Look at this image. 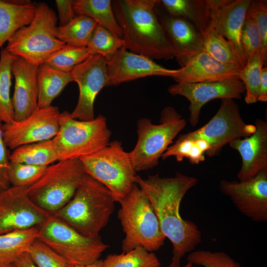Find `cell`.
I'll return each mask as SVG.
<instances>
[{"mask_svg":"<svg viewBox=\"0 0 267 267\" xmlns=\"http://www.w3.org/2000/svg\"><path fill=\"white\" fill-rule=\"evenodd\" d=\"M244 58L247 61L262 49V40L258 27L250 17L246 16L240 36Z\"/></svg>","mask_w":267,"mask_h":267,"instance_id":"60d3db41","label":"cell"},{"mask_svg":"<svg viewBox=\"0 0 267 267\" xmlns=\"http://www.w3.org/2000/svg\"><path fill=\"white\" fill-rule=\"evenodd\" d=\"M203 51L222 63L243 69L246 61L239 53L235 45L222 36L211 28L203 36Z\"/></svg>","mask_w":267,"mask_h":267,"instance_id":"f1b7e54d","label":"cell"},{"mask_svg":"<svg viewBox=\"0 0 267 267\" xmlns=\"http://www.w3.org/2000/svg\"><path fill=\"white\" fill-rule=\"evenodd\" d=\"M73 267H105L103 260H98L96 262L87 266H74Z\"/></svg>","mask_w":267,"mask_h":267,"instance_id":"bcb514c9","label":"cell"},{"mask_svg":"<svg viewBox=\"0 0 267 267\" xmlns=\"http://www.w3.org/2000/svg\"><path fill=\"white\" fill-rule=\"evenodd\" d=\"M169 16L183 19L203 36L211 27L209 0H155Z\"/></svg>","mask_w":267,"mask_h":267,"instance_id":"cb8c5ba5","label":"cell"},{"mask_svg":"<svg viewBox=\"0 0 267 267\" xmlns=\"http://www.w3.org/2000/svg\"><path fill=\"white\" fill-rule=\"evenodd\" d=\"M255 131V125L243 120L233 99L225 98L222 99L218 111L207 124L194 131L179 135L177 139L206 140L210 144L206 154L212 157L218 155L226 144L249 136Z\"/></svg>","mask_w":267,"mask_h":267,"instance_id":"8fae6325","label":"cell"},{"mask_svg":"<svg viewBox=\"0 0 267 267\" xmlns=\"http://www.w3.org/2000/svg\"><path fill=\"white\" fill-rule=\"evenodd\" d=\"M186 125V121L171 106L162 109L159 124H153L147 118L139 119L137 123V141L129 152L135 171L147 170L157 166L161 155Z\"/></svg>","mask_w":267,"mask_h":267,"instance_id":"52a82bcc","label":"cell"},{"mask_svg":"<svg viewBox=\"0 0 267 267\" xmlns=\"http://www.w3.org/2000/svg\"><path fill=\"white\" fill-rule=\"evenodd\" d=\"M192 265L190 263H187L183 267H192Z\"/></svg>","mask_w":267,"mask_h":267,"instance_id":"681fc988","label":"cell"},{"mask_svg":"<svg viewBox=\"0 0 267 267\" xmlns=\"http://www.w3.org/2000/svg\"><path fill=\"white\" fill-rule=\"evenodd\" d=\"M14 264L18 267H37L31 260L28 252L19 256Z\"/></svg>","mask_w":267,"mask_h":267,"instance_id":"f6af8a7d","label":"cell"},{"mask_svg":"<svg viewBox=\"0 0 267 267\" xmlns=\"http://www.w3.org/2000/svg\"><path fill=\"white\" fill-rule=\"evenodd\" d=\"M156 4L159 21L175 51V57L181 67L203 51V35L185 20L172 17L162 11Z\"/></svg>","mask_w":267,"mask_h":267,"instance_id":"ac0fdd59","label":"cell"},{"mask_svg":"<svg viewBox=\"0 0 267 267\" xmlns=\"http://www.w3.org/2000/svg\"><path fill=\"white\" fill-rule=\"evenodd\" d=\"M11 78V54L2 47L0 53V121L3 124L15 121L10 95Z\"/></svg>","mask_w":267,"mask_h":267,"instance_id":"f546056e","label":"cell"},{"mask_svg":"<svg viewBox=\"0 0 267 267\" xmlns=\"http://www.w3.org/2000/svg\"><path fill=\"white\" fill-rule=\"evenodd\" d=\"M74 0H56L60 27L68 24L77 16L73 7Z\"/></svg>","mask_w":267,"mask_h":267,"instance_id":"7bdbcfd3","label":"cell"},{"mask_svg":"<svg viewBox=\"0 0 267 267\" xmlns=\"http://www.w3.org/2000/svg\"><path fill=\"white\" fill-rule=\"evenodd\" d=\"M204 153L197 140L177 139L173 145L168 147L161 158L164 160L174 156L178 162L187 158L191 164L197 165L205 160Z\"/></svg>","mask_w":267,"mask_h":267,"instance_id":"d590c367","label":"cell"},{"mask_svg":"<svg viewBox=\"0 0 267 267\" xmlns=\"http://www.w3.org/2000/svg\"><path fill=\"white\" fill-rule=\"evenodd\" d=\"M28 254L37 267H73L64 258L38 239L31 245Z\"/></svg>","mask_w":267,"mask_h":267,"instance_id":"74e56055","label":"cell"},{"mask_svg":"<svg viewBox=\"0 0 267 267\" xmlns=\"http://www.w3.org/2000/svg\"><path fill=\"white\" fill-rule=\"evenodd\" d=\"M105 267H161L153 252L138 247L128 252L110 254L103 260Z\"/></svg>","mask_w":267,"mask_h":267,"instance_id":"d6a6232c","label":"cell"},{"mask_svg":"<svg viewBox=\"0 0 267 267\" xmlns=\"http://www.w3.org/2000/svg\"><path fill=\"white\" fill-rule=\"evenodd\" d=\"M38 228L37 239L72 266H87L96 262L109 247L101 237H86L52 215Z\"/></svg>","mask_w":267,"mask_h":267,"instance_id":"30bf717a","label":"cell"},{"mask_svg":"<svg viewBox=\"0 0 267 267\" xmlns=\"http://www.w3.org/2000/svg\"><path fill=\"white\" fill-rule=\"evenodd\" d=\"M36 4L29 0H0V49L18 30L30 24Z\"/></svg>","mask_w":267,"mask_h":267,"instance_id":"603a6c76","label":"cell"},{"mask_svg":"<svg viewBox=\"0 0 267 267\" xmlns=\"http://www.w3.org/2000/svg\"><path fill=\"white\" fill-rule=\"evenodd\" d=\"M124 46L122 38L98 24L94 27L87 45L91 54L100 55L106 62L110 60Z\"/></svg>","mask_w":267,"mask_h":267,"instance_id":"1f68e13d","label":"cell"},{"mask_svg":"<svg viewBox=\"0 0 267 267\" xmlns=\"http://www.w3.org/2000/svg\"><path fill=\"white\" fill-rule=\"evenodd\" d=\"M193 177L177 172L174 177H161L158 174L143 179L136 175L134 183L149 199L161 230L172 242L173 257L168 267H180L181 258L202 241V234L192 221L179 213L180 203L186 192L196 185Z\"/></svg>","mask_w":267,"mask_h":267,"instance_id":"6da1fadb","label":"cell"},{"mask_svg":"<svg viewBox=\"0 0 267 267\" xmlns=\"http://www.w3.org/2000/svg\"><path fill=\"white\" fill-rule=\"evenodd\" d=\"M118 214L125 234L123 252L140 247L148 252L158 250L166 239L153 207L143 191L135 183L119 202Z\"/></svg>","mask_w":267,"mask_h":267,"instance_id":"277c9868","label":"cell"},{"mask_svg":"<svg viewBox=\"0 0 267 267\" xmlns=\"http://www.w3.org/2000/svg\"><path fill=\"white\" fill-rule=\"evenodd\" d=\"M91 55L87 46L65 44L51 54L44 63L59 71L71 73L76 66L85 61Z\"/></svg>","mask_w":267,"mask_h":267,"instance_id":"836d02e7","label":"cell"},{"mask_svg":"<svg viewBox=\"0 0 267 267\" xmlns=\"http://www.w3.org/2000/svg\"><path fill=\"white\" fill-rule=\"evenodd\" d=\"M123 48L153 59L170 60L175 51L158 18L154 0L112 1Z\"/></svg>","mask_w":267,"mask_h":267,"instance_id":"7a4b0ae2","label":"cell"},{"mask_svg":"<svg viewBox=\"0 0 267 267\" xmlns=\"http://www.w3.org/2000/svg\"><path fill=\"white\" fill-rule=\"evenodd\" d=\"M50 215L31 200L26 187L11 186L0 193V235L38 227Z\"/></svg>","mask_w":267,"mask_h":267,"instance_id":"5bb4252c","label":"cell"},{"mask_svg":"<svg viewBox=\"0 0 267 267\" xmlns=\"http://www.w3.org/2000/svg\"><path fill=\"white\" fill-rule=\"evenodd\" d=\"M264 65L260 52L249 59L241 70L240 80L245 87V101L253 104L258 101L261 70Z\"/></svg>","mask_w":267,"mask_h":267,"instance_id":"e575fe53","label":"cell"},{"mask_svg":"<svg viewBox=\"0 0 267 267\" xmlns=\"http://www.w3.org/2000/svg\"><path fill=\"white\" fill-rule=\"evenodd\" d=\"M86 173L103 184L119 202L131 190L136 171L128 152L114 140L89 155L80 158Z\"/></svg>","mask_w":267,"mask_h":267,"instance_id":"9c48e42d","label":"cell"},{"mask_svg":"<svg viewBox=\"0 0 267 267\" xmlns=\"http://www.w3.org/2000/svg\"><path fill=\"white\" fill-rule=\"evenodd\" d=\"M59 123V131L53 138L58 161L91 155L110 142L111 133L102 115L85 121L72 118L65 111L60 113Z\"/></svg>","mask_w":267,"mask_h":267,"instance_id":"ba28073f","label":"cell"},{"mask_svg":"<svg viewBox=\"0 0 267 267\" xmlns=\"http://www.w3.org/2000/svg\"><path fill=\"white\" fill-rule=\"evenodd\" d=\"M38 227L0 235V264H14L38 238Z\"/></svg>","mask_w":267,"mask_h":267,"instance_id":"4316f807","label":"cell"},{"mask_svg":"<svg viewBox=\"0 0 267 267\" xmlns=\"http://www.w3.org/2000/svg\"><path fill=\"white\" fill-rule=\"evenodd\" d=\"M5 190L0 179V193Z\"/></svg>","mask_w":267,"mask_h":267,"instance_id":"c3c4849f","label":"cell"},{"mask_svg":"<svg viewBox=\"0 0 267 267\" xmlns=\"http://www.w3.org/2000/svg\"><path fill=\"white\" fill-rule=\"evenodd\" d=\"M58 107L36 109L20 121L3 124V137L7 147L14 150L26 144L50 140L60 129Z\"/></svg>","mask_w":267,"mask_h":267,"instance_id":"7c38bea8","label":"cell"},{"mask_svg":"<svg viewBox=\"0 0 267 267\" xmlns=\"http://www.w3.org/2000/svg\"><path fill=\"white\" fill-rule=\"evenodd\" d=\"M219 188L243 215L255 222L267 221V170L244 181L222 179Z\"/></svg>","mask_w":267,"mask_h":267,"instance_id":"9a60e30c","label":"cell"},{"mask_svg":"<svg viewBox=\"0 0 267 267\" xmlns=\"http://www.w3.org/2000/svg\"><path fill=\"white\" fill-rule=\"evenodd\" d=\"M71 82H72L71 73L59 71L44 63L39 65L37 108L50 106L53 100Z\"/></svg>","mask_w":267,"mask_h":267,"instance_id":"d4e9b609","label":"cell"},{"mask_svg":"<svg viewBox=\"0 0 267 267\" xmlns=\"http://www.w3.org/2000/svg\"><path fill=\"white\" fill-rule=\"evenodd\" d=\"M115 202L103 184L86 174L72 198L52 215L86 237L99 238Z\"/></svg>","mask_w":267,"mask_h":267,"instance_id":"3957f363","label":"cell"},{"mask_svg":"<svg viewBox=\"0 0 267 267\" xmlns=\"http://www.w3.org/2000/svg\"><path fill=\"white\" fill-rule=\"evenodd\" d=\"M86 174L80 159L58 161L26 187L27 192L36 205L53 215L72 198Z\"/></svg>","mask_w":267,"mask_h":267,"instance_id":"8992f818","label":"cell"},{"mask_svg":"<svg viewBox=\"0 0 267 267\" xmlns=\"http://www.w3.org/2000/svg\"><path fill=\"white\" fill-rule=\"evenodd\" d=\"M246 16L256 25L262 40L261 55L264 65L267 61V0H251Z\"/></svg>","mask_w":267,"mask_h":267,"instance_id":"ab89813d","label":"cell"},{"mask_svg":"<svg viewBox=\"0 0 267 267\" xmlns=\"http://www.w3.org/2000/svg\"><path fill=\"white\" fill-rule=\"evenodd\" d=\"M250 1L209 0L210 29L231 42L245 60L240 36Z\"/></svg>","mask_w":267,"mask_h":267,"instance_id":"d6986e66","label":"cell"},{"mask_svg":"<svg viewBox=\"0 0 267 267\" xmlns=\"http://www.w3.org/2000/svg\"><path fill=\"white\" fill-rule=\"evenodd\" d=\"M187 261L192 265L203 267H242L239 263L223 252L195 251L188 255Z\"/></svg>","mask_w":267,"mask_h":267,"instance_id":"f35d334b","label":"cell"},{"mask_svg":"<svg viewBox=\"0 0 267 267\" xmlns=\"http://www.w3.org/2000/svg\"><path fill=\"white\" fill-rule=\"evenodd\" d=\"M242 69L219 62L203 51L178 69L173 79L179 84L240 79Z\"/></svg>","mask_w":267,"mask_h":267,"instance_id":"7402d4cb","label":"cell"},{"mask_svg":"<svg viewBox=\"0 0 267 267\" xmlns=\"http://www.w3.org/2000/svg\"><path fill=\"white\" fill-rule=\"evenodd\" d=\"M255 132L250 136L231 141L230 146L240 154L242 164L237 174L239 181L251 178L267 170V122L257 119Z\"/></svg>","mask_w":267,"mask_h":267,"instance_id":"44dd1931","label":"cell"},{"mask_svg":"<svg viewBox=\"0 0 267 267\" xmlns=\"http://www.w3.org/2000/svg\"><path fill=\"white\" fill-rule=\"evenodd\" d=\"M73 7L76 15L87 16L117 37L123 38L122 30L114 15L112 0H74Z\"/></svg>","mask_w":267,"mask_h":267,"instance_id":"83f0119b","label":"cell"},{"mask_svg":"<svg viewBox=\"0 0 267 267\" xmlns=\"http://www.w3.org/2000/svg\"><path fill=\"white\" fill-rule=\"evenodd\" d=\"M258 101H267V68L263 67L261 70Z\"/></svg>","mask_w":267,"mask_h":267,"instance_id":"ee69618b","label":"cell"},{"mask_svg":"<svg viewBox=\"0 0 267 267\" xmlns=\"http://www.w3.org/2000/svg\"><path fill=\"white\" fill-rule=\"evenodd\" d=\"M0 267H18L15 264H0Z\"/></svg>","mask_w":267,"mask_h":267,"instance_id":"7dc6e473","label":"cell"},{"mask_svg":"<svg viewBox=\"0 0 267 267\" xmlns=\"http://www.w3.org/2000/svg\"><path fill=\"white\" fill-rule=\"evenodd\" d=\"M10 162L48 166L58 161L53 139L20 146L10 154Z\"/></svg>","mask_w":267,"mask_h":267,"instance_id":"484cf974","label":"cell"},{"mask_svg":"<svg viewBox=\"0 0 267 267\" xmlns=\"http://www.w3.org/2000/svg\"><path fill=\"white\" fill-rule=\"evenodd\" d=\"M3 123L0 121V179L5 189L10 187L7 179L10 156L3 137Z\"/></svg>","mask_w":267,"mask_h":267,"instance_id":"b9f144b4","label":"cell"},{"mask_svg":"<svg viewBox=\"0 0 267 267\" xmlns=\"http://www.w3.org/2000/svg\"><path fill=\"white\" fill-rule=\"evenodd\" d=\"M38 66L24 58L11 55L12 74L15 79L14 91L11 101L15 121L29 116L37 109Z\"/></svg>","mask_w":267,"mask_h":267,"instance_id":"ffe728a7","label":"cell"},{"mask_svg":"<svg viewBox=\"0 0 267 267\" xmlns=\"http://www.w3.org/2000/svg\"><path fill=\"white\" fill-rule=\"evenodd\" d=\"M106 63L107 86H116L150 76L174 78L178 72V69H167L148 57L131 52L123 48L119 49Z\"/></svg>","mask_w":267,"mask_h":267,"instance_id":"e0dca14e","label":"cell"},{"mask_svg":"<svg viewBox=\"0 0 267 267\" xmlns=\"http://www.w3.org/2000/svg\"><path fill=\"white\" fill-rule=\"evenodd\" d=\"M47 167L10 162L8 182L12 186L27 187L39 179Z\"/></svg>","mask_w":267,"mask_h":267,"instance_id":"8d00e7d4","label":"cell"},{"mask_svg":"<svg viewBox=\"0 0 267 267\" xmlns=\"http://www.w3.org/2000/svg\"><path fill=\"white\" fill-rule=\"evenodd\" d=\"M72 81L79 89L77 104L70 116L80 121L93 120L94 103L100 91L107 86V63L97 54H91L87 60L76 66L71 72Z\"/></svg>","mask_w":267,"mask_h":267,"instance_id":"4fadbf2b","label":"cell"},{"mask_svg":"<svg viewBox=\"0 0 267 267\" xmlns=\"http://www.w3.org/2000/svg\"><path fill=\"white\" fill-rule=\"evenodd\" d=\"M97 24L87 16L77 15L67 25L58 26L57 37L65 44L87 46Z\"/></svg>","mask_w":267,"mask_h":267,"instance_id":"4dcf8cb0","label":"cell"},{"mask_svg":"<svg viewBox=\"0 0 267 267\" xmlns=\"http://www.w3.org/2000/svg\"><path fill=\"white\" fill-rule=\"evenodd\" d=\"M58 18L46 3H37L35 16L29 25L18 30L8 40L6 50L39 66L65 44L57 37Z\"/></svg>","mask_w":267,"mask_h":267,"instance_id":"5b68a950","label":"cell"},{"mask_svg":"<svg viewBox=\"0 0 267 267\" xmlns=\"http://www.w3.org/2000/svg\"><path fill=\"white\" fill-rule=\"evenodd\" d=\"M172 95H180L189 102V122L192 127L199 123L201 110L209 101L217 99H240L245 92V87L239 79L179 84L168 89Z\"/></svg>","mask_w":267,"mask_h":267,"instance_id":"2e32d148","label":"cell"}]
</instances>
